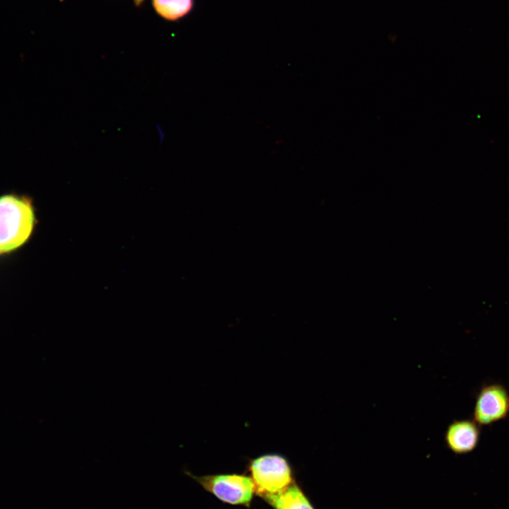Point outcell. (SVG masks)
I'll list each match as a JSON object with an SVG mask.
<instances>
[{
  "label": "cell",
  "mask_w": 509,
  "mask_h": 509,
  "mask_svg": "<svg viewBox=\"0 0 509 509\" xmlns=\"http://www.w3.org/2000/svg\"><path fill=\"white\" fill-rule=\"evenodd\" d=\"M35 209L28 196L16 193L0 196V258L26 244L37 225Z\"/></svg>",
  "instance_id": "1"
},
{
  "label": "cell",
  "mask_w": 509,
  "mask_h": 509,
  "mask_svg": "<svg viewBox=\"0 0 509 509\" xmlns=\"http://www.w3.org/2000/svg\"><path fill=\"white\" fill-rule=\"evenodd\" d=\"M249 471L256 493L259 496L281 492L294 481L288 461L276 454L264 455L252 460Z\"/></svg>",
  "instance_id": "2"
},
{
  "label": "cell",
  "mask_w": 509,
  "mask_h": 509,
  "mask_svg": "<svg viewBox=\"0 0 509 509\" xmlns=\"http://www.w3.org/2000/svg\"><path fill=\"white\" fill-rule=\"evenodd\" d=\"M185 474L196 481L206 491L221 501L231 505L249 506L256 493L251 477L240 474H213L195 476L189 472Z\"/></svg>",
  "instance_id": "3"
},
{
  "label": "cell",
  "mask_w": 509,
  "mask_h": 509,
  "mask_svg": "<svg viewBox=\"0 0 509 509\" xmlns=\"http://www.w3.org/2000/svg\"><path fill=\"white\" fill-rule=\"evenodd\" d=\"M509 414V392L499 383L483 385L476 399L473 420L488 426L505 419Z\"/></svg>",
  "instance_id": "4"
},
{
  "label": "cell",
  "mask_w": 509,
  "mask_h": 509,
  "mask_svg": "<svg viewBox=\"0 0 509 509\" xmlns=\"http://www.w3.org/2000/svg\"><path fill=\"white\" fill-rule=\"evenodd\" d=\"M480 433V426L473 419L457 420L448 426L445 442L455 454H467L476 447Z\"/></svg>",
  "instance_id": "5"
},
{
  "label": "cell",
  "mask_w": 509,
  "mask_h": 509,
  "mask_svg": "<svg viewBox=\"0 0 509 509\" xmlns=\"http://www.w3.org/2000/svg\"><path fill=\"white\" fill-rule=\"evenodd\" d=\"M260 497L273 509H315L300 487L294 481L281 492Z\"/></svg>",
  "instance_id": "6"
},
{
  "label": "cell",
  "mask_w": 509,
  "mask_h": 509,
  "mask_svg": "<svg viewBox=\"0 0 509 509\" xmlns=\"http://www.w3.org/2000/svg\"><path fill=\"white\" fill-rule=\"evenodd\" d=\"M158 13L169 20H175L187 14L192 7V0H153Z\"/></svg>",
  "instance_id": "7"
},
{
  "label": "cell",
  "mask_w": 509,
  "mask_h": 509,
  "mask_svg": "<svg viewBox=\"0 0 509 509\" xmlns=\"http://www.w3.org/2000/svg\"><path fill=\"white\" fill-rule=\"evenodd\" d=\"M141 1H143V0H136V1L137 3H141Z\"/></svg>",
  "instance_id": "8"
}]
</instances>
